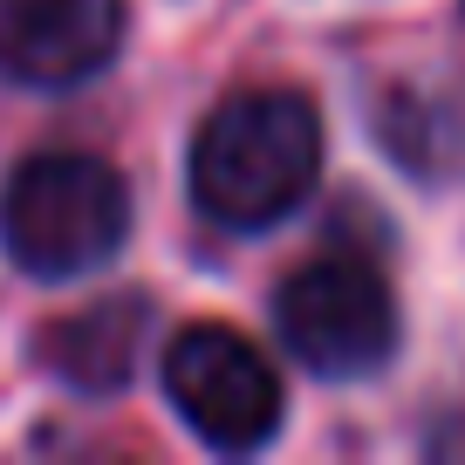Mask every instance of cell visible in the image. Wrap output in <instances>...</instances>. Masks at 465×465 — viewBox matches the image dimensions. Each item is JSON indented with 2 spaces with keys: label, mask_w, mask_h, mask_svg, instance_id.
Masks as SVG:
<instances>
[{
  "label": "cell",
  "mask_w": 465,
  "mask_h": 465,
  "mask_svg": "<svg viewBox=\"0 0 465 465\" xmlns=\"http://www.w3.org/2000/svg\"><path fill=\"white\" fill-rule=\"evenodd\" d=\"M124 0H0V75L62 89L116 55Z\"/></svg>",
  "instance_id": "obj_5"
},
{
  "label": "cell",
  "mask_w": 465,
  "mask_h": 465,
  "mask_svg": "<svg viewBox=\"0 0 465 465\" xmlns=\"http://www.w3.org/2000/svg\"><path fill=\"white\" fill-rule=\"evenodd\" d=\"M438 451H459V459H465V424H451V431L438 438Z\"/></svg>",
  "instance_id": "obj_7"
},
{
  "label": "cell",
  "mask_w": 465,
  "mask_h": 465,
  "mask_svg": "<svg viewBox=\"0 0 465 465\" xmlns=\"http://www.w3.org/2000/svg\"><path fill=\"white\" fill-rule=\"evenodd\" d=\"M164 391H172L178 418L213 451H253L281 424V377L267 370V356L247 335L219 329V322H199L172 342Z\"/></svg>",
  "instance_id": "obj_4"
},
{
  "label": "cell",
  "mask_w": 465,
  "mask_h": 465,
  "mask_svg": "<svg viewBox=\"0 0 465 465\" xmlns=\"http://www.w3.org/2000/svg\"><path fill=\"white\" fill-rule=\"evenodd\" d=\"M322 164V124L294 89H240L205 116L192 144V199L219 226H274L308 199Z\"/></svg>",
  "instance_id": "obj_1"
},
{
  "label": "cell",
  "mask_w": 465,
  "mask_h": 465,
  "mask_svg": "<svg viewBox=\"0 0 465 465\" xmlns=\"http://www.w3.org/2000/svg\"><path fill=\"white\" fill-rule=\"evenodd\" d=\"M137 335H144V302L137 294H103L83 315L48 329V363H55V377L83 383V391H110V383L131 377Z\"/></svg>",
  "instance_id": "obj_6"
},
{
  "label": "cell",
  "mask_w": 465,
  "mask_h": 465,
  "mask_svg": "<svg viewBox=\"0 0 465 465\" xmlns=\"http://www.w3.org/2000/svg\"><path fill=\"white\" fill-rule=\"evenodd\" d=\"M281 335L315 377H370L397 342V302L370 261L329 253L281 288Z\"/></svg>",
  "instance_id": "obj_3"
},
{
  "label": "cell",
  "mask_w": 465,
  "mask_h": 465,
  "mask_svg": "<svg viewBox=\"0 0 465 465\" xmlns=\"http://www.w3.org/2000/svg\"><path fill=\"white\" fill-rule=\"evenodd\" d=\"M131 232V192L103 158L42 151L0 192V247L7 261L42 281H69L103 267Z\"/></svg>",
  "instance_id": "obj_2"
}]
</instances>
